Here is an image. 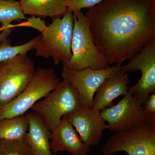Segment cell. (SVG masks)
Wrapping results in <instances>:
<instances>
[{
  "label": "cell",
  "mask_w": 155,
  "mask_h": 155,
  "mask_svg": "<svg viewBox=\"0 0 155 155\" xmlns=\"http://www.w3.org/2000/svg\"><path fill=\"white\" fill-rule=\"evenodd\" d=\"M85 16L110 65H122L155 39V0H104Z\"/></svg>",
  "instance_id": "6da1fadb"
},
{
  "label": "cell",
  "mask_w": 155,
  "mask_h": 155,
  "mask_svg": "<svg viewBox=\"0 0 155 155\" xmlns=\"http://www.w3.org/2000/svg\"><path fill=\"white\" fill-rule=\"evenodd\" d=\"M72 57L63 68L75 71L87 68L101 70L110 67L107 61L95 44L89 23L81 10L73 13Z\"/></svg>",
  "instance_id": "7a4b0ae2"
},
{
  "label": "cell",
  "mask_w": 155,
  "mask_h": 155,
  "mask_svg": "<svg viewBox=\"0 0 155 155\" xmlns=\"http://www.w3.org/2000/svg\"><path fill=\"white\" fill-rule=\"evenodd\" d=\"M73 13L68 11L62 18L52 22L41 32V38L34 49L35 56L51 58L58 65L68 63L72 57L71 44L73 28Z\"/></svg>",
  "instance_id": "3957f363"
},
{
  "label": "cell",
  "mask_w": 155,
  "mask_h": 155,
  "mask_svg": "<svg viewBox=\"0 0 155 155\" xmlns=\"http://www.w3.org/2000/svg\"><path fill=\"white\" fill-rule=\"evenodd\" d=\"M81 107L75 89L70 82L63 80L45 99L37 102L31 109L38 114L52 132L64 116Z\"/></svg>",
  "instance_id": "277c9868"
},
{
  "label": "cell",
  "mask_w": 155,
  "mask_h": 155,
  "mask_svg": "<svg viewBox=\"0 0 155 155\" xmlns=\"http://www.w3.org/2000/svg\"><path fill=\"white\" fill-rule=\"evenodd\" d=\"M60 82L54 68H38L22 93L0 108V121L25 114L39 100L47 96Z\"/></svg>",
  "instance_id": "5b68a950"
},
{
  "label": "cell",
  "mask_w": 155,
  "mask_h": 155,
  "mask_svg": "<svg viewBox=\"0 0 155 155\" xmlns=\"http://www.w3.org/2000/svg\"><path fill=\"white\" fill-rule=\"evenodd\" d=\"M36 70L27 54H20L0 63V108L22 93Z\"/></svg>",
  "instance_id": "8992f818"
},
{
  "label": "cell",
  "mask_w": 155,
  "mask_h": 155,
  "mask_svg": "<svg viewBox=\"0 0 155 155\" xmlns=\"http://www.w3.org/2000/svg\"><path fill=\"white\" fill-rule=\"evenodd\" d=\"M103 155L125 151L128 155H155V127L144 122L116 132L102 149Z\"/></svg>",
  "instance_id": "52a82bcc"
},
{
  "label": "cell",
  "mask_w": 155,
  "mask_h": 155,
  "mask_svg": "<svg viewBox=\"0 0 155 155\" xmlns=\"http://www.w3.org/2000/svg\"><path fill=\"white\" fill-rule=\"evenodd\" d=\"M125 73L141 71L138 82L130 87L134 96L143 106L151 94L155 93V39L147 44L128 64L122 66Z\"/></svg>",
  "instance_id": "ba28073f"
},
{
  "label": "cell",
  "mask_w": 155,
  "mask_h": 155,
  "mask_svg": "<svg viewBox=\"0 0 155 155\" xmlns=\"http://www.w3.org/2000/svg\"><path fill=\"white\" fill-rule=\"evenodd\" d=\"M121 64L107 69L94 70L90 68L81 70H68L63 68V80L72 84L77 91L82 107H92L94 97L97 90L106 78L114 75L122 69Z\"/></svg>",
  "instance_id": "9c48e42d"
},
{
  "label": "cell",
  "mask_w": 155,
  "mask_h": 155,
  "mask_svg": "<svg viewBox=\"0 0 155 155\" xmlns=\"http://www.w3.org/2000/svg\"><path fill=\"white\" fill-rule=\"evenodd\" d=\"M100 114L108 122V129L116 132L127 130L144 122L143 107L130 89L117 104L104 108Z\"/></svg>",
  "instance_id": "30bf717a"
},
{
  "label": "cell",
  "mask_w": 155,
  "mask_h": 155,
  "mask_svg": "<svg viewBox=\"0 0 155 155\" xmlns=\"http://www.w3.org/2000/svg\"><path fill=\"white\" fill-rule=\"evenodd\" d=\"M64 117L75 127L81 140L89 147L98 144L104 130L109 129L100 112L93 107H81Z\"/></svg>",
  "instance_id": "8fae6325"
},
{
  "label": "cell",
  "mask_w": 155,
  "mask_h": 155,
  "mask_svg": "<svg viewBox=\"0 0 155 155\" xmlns=\"http://www.w3.org/2000/svg\"><path fill=\"white\" fill-rule=\"evenodd\" d=\"M51 148L53 153L66 151L72 155H86L90 151L84 143L73 126L64 117L51 135Z\"/></svg>",
  "instance_id": "7c38bea8"
},
{
  "label": "cell",
  "mask_w": 155,
  "mask_h": 155,
  "mask_svg": "<svg viewBox=\"0 0 155 155\" xmlns=\"http://www.w3.org/2000/svg\"><path fill=\"white\" fill-rule=\"evenodd\" d=\"M130 79L122 69L106 78L97 90L94 97L93 107L98 111L114 105L113 101L128 92Z\"/></svg>",
  "instance_id": "4fadbf2b"
},
{
  "label": "cell",
  "mask_w": 155,
  "mask_h": 155,
  "mask_svg": "<svg viewBox=\"0 0 155 155\" xmlns=\"http://www.w3.org/2000/svg\"><path fill=\"white\" fill-rule=\"evenodd\" d=\"M27 114L29 127L24 139L30 146L34 155H52L50 142L51 130L36 113L33 111Z\"/></svg>",
  "instance_id": "5bb4252c"
},
{
  "label": "cell",
  "mask_w": 155,
  "mask_h": 155,
  "mask_svg": "<svg viewBox=\"0 0 155 155\" xmlns=\"http://www.w3.org/2000/svg\"><path fill=\"white\" fill-rule=\"evenodd\" d=\"M25 15L52 20L61 18L68 12L65 0H19Z\"/></svg>",
  "instance_id": "9a60e30c"
},
{
  "label": "cell",
  "mask_w": 155,
  "mask_h": 155,
  "mask_svg": "<svg viewBox=\"0 0 155 155\" xmlns=\"http://www.w3.org/2000/svg\"><path fill=\"white\" fill-rule=\"evenodd\" d=\"M29 121L27 114L0 121V139L9 140L24 139Z\"/></svg>",
  "instance_id": "2e32d148"
},
{
  "label": "cell",
  "mask_w": 155,
  "mask_h": 155,
  "mask_svg": "<svg viewBox=\"0 0 155 155\" xmlns=\"http://www.w3.org/2000/svg\"><path fill=\"white\" fill-rule=\"evenodd\" d=\"M26 19L19 1L0 0V24L5 28H14L11 25L13 21L20 22Z\"/></svg>",
  "instance_id": "e0dca14e"
},
{
  "label": "cell",
  "mask_w": 155,
  "mask_h": 155,
  "mask_svg": "<svg viewBox=\"0 0 155 155\" xmlns=\"http://www.w3.org/2000/svg\"><path fill=\"white\" fill-rule=\"evenodd\" d=\"M41 38V35H38L26 43L15 46H11L10 39H5L0 44V63L20 54H27L31 50L34 49Z\"/></svg>",
  "instance_id": "ac0fdd59"
},
{
  "label": "cell",
  "mask_w": 155,
  "mask_h": 155,
  "mask_svg": "<svg viewBox=\"0 0 155 155\" xmlns=\"http://www.w3.org/2000/svg\"><path fill=\"white\" fill-rule=\"evenodd\" d=\"M0 155H34L24 139L9 140L0 139Z\"/></svg>",
  "instance_id": "d6986e66"
},
{
  "label": "cell",
  "mask_w": 155,
  "mask_h": 155,
  "mask_svg": "<svg viewBox=\"0 0 155 155\" xmlns=\"http://www.w3.org/2000/svg\"><path fill=\"white\" fill-rule=\"evenodd\" d=\"M104 0H65L68 11L75 13L83 8L90 9Z\"/></svg>",
  "instance_id": "ffe728a7"
},
{
  "label": "cell",
  "mask_w": 155,
  "mask_h": 155,
  "mask_svg": "<svg viewBox=\"0 0 155 155\" xmlns=\"http://www.w3.org/2000/svg\"><path fill=\"white\" fill-rule=\"evenodd\" d=\"M144 106L143 122L155 127V93L150 95Z\"/></svg>",
  "instance_id": "44dd1931"
},
{
  "label": "cell",
  "mask_w": 155,
  "mask_h": 155,
  "mask_svg": "<svg viewBox=\"0 0 155 155\" xmlns=\"http://www.w3.org/2000/svg\"><path fill=\"white\" fill-rule=\"evenodd\" d=\"M23 26H28L37 29L41 33L46 28L45 22L41 20V18L31 17L28 19L27 22H24Z\"/></svg>",
  "instance_id": "7402d4cb"
},
{
  "label": "cell",
  "mask_w": 155,
  "mask_h": 155,
  "mask_svg": "<svg viewBox=\"0 0 155 155\" xmlns=\"http://www.w3.org/2000/svg\"><path fill=\"white\" fill-rule=\"evenodd\" d=\"M14 29V28H5L2 26L0 28V44L8 38Z\"/></svg>",
  "instance_id": "603a6c76"
}]
</instances>
